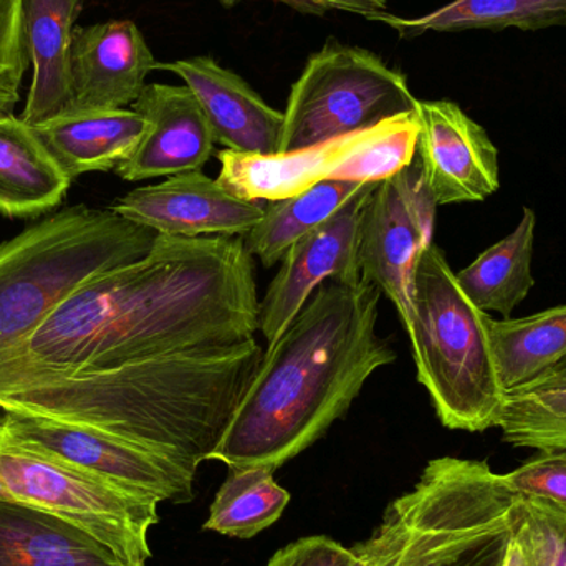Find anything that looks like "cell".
<instances>
[{
	"instance_id": "cell-1",
	"label": "cell",
	"mask_w": 566,
	"mask_h": 566,
	"mask_svg": "<svg viewBox=\"0 0 566 566\" xmlns=\"http://www.w3.org/2000/svg\"><path fill=\"white\" fill-rule=\"evenodd\" d=\"M261 300L242 238L158 234L151 251L62 300L0 363L56 373L119 368L254 338Z\"/></svg>"
},
{
	"instance_id": "cell-3",
	"label": "cell",
	"mask_w": 566,
	"mask_h": 566,
	"mask_svg": "<svg viewBox=\"0 0 566 566\" xmlns=\"http://www.w3.org/2000/svg\"><path fill=\"white\" fill-rule=\"evenodd\" d=\"M518 499L485 462L432 459L363 547L373 566H504Z\"/></svg>"
},
{
	"instance_id": "cell-8",
	"label": "cell",
	"mask_w": 566,
	"mask_h": 566,
	"mask_svg": "<svg viewBox=\"0 0 566 566\" xmlns=\"http://www.w3.org/2000/svg\"><path fill=\"white\" fill-rule=\"evenodd\" d=\"M418 138L415 112L298 151L258 156L224 149L218 182L245 201H279L323 181L381 182L415 161Z\"/></svg>"
},
{
	"instance_id": "cell-27",
	"label": "cell",
	"mask_w": 566,
	"mask_h": 566,
	"mask_svg": "<svg viewBox=\"0 0 566 566\" xmlns=\"http://www.w3.org/2000/svg\"><path fill=\"white\" fill-rule=\"evenodd\" d=\"M515 532L537 566H566V512L541 499H518Z\"/></svg>"
},
{
	"instance_id": "cell-36",
	"label": "cell",
	"mask_w": 566,
	"mask_h": 566,
	"mask_svg": "<svg viewBox=\"0 0 566 566\" xmlns=\"http://www.w3.org/2000/svg\"><path fill=\"white\" fill-rule=\"evenodd\" d=\"M219 2H221L222 6L228 7V9H231V7H234L235 3L241 2V0H219Z\"/></svg>"
},
{
	"instance_id": "cell-17",
	"label": "cell",
	"mask_w": 566,
	"mask_h": 566,
	"mask_svg": "<svg viewBox=\"0 0 566 566\" xmlns=\"http://www.w3.org/2000/svg\"><path fill=\"white\" fill-rule=\"evenodd\" d=\"M85 0H25L23 45L33 66L32 85L20 118L30 126L62 115L72 93L75 22Z\"/></svg>"
},
{
	"instance_id": "cell-11",
	"label": "cell",
	"mask_w": 566,
	"mask_h": 566,
	"mask_svg": "<svg viewBox=\"0 0 566 566\" xmlns=\"http://www.w3.org/2000/svg\"><path fill=\"white\" fill-rule=\"evenodd\" d=\"M376 185H366L332 219L300 239L283 255L281 269L269 283L259 310V332L264 335L268 348L279 342L323 283L363 281L359 221L363 206Z\"/></svg>"
},
{
	"instance_id": "cell-9",
	"label": "cell",
	"mask_w": 566,
	"mask_h": 566,
	"mask_svg": "<svg viewBox=\"0 0 566 566\" xmlns=\"http://www.w3.org/2000/svg\"><path fill=\"white\" fill-rule=\"evenodd\" d=\"M6 429L17 441L136 497L158 504H188L195 499L196 472L118 436L9 409Z\"/></svg>"
},
{
	"instance_id": "cell-28",
	"label": "cell",
	"mask_w": 566,
	"mask_h": 566,
	"mask_svg": "<svg viewBox=\"0 0 566 566\" xmlns=\"http://www.w3.org/2000/svg\"><path fill=\"white\" fill-rule=\"evenodd\" d=\"M23 2L0 0V116L13 115L29 65L23 45Z\"/></svg>"
},
{
	"instance_id": "cell-35",
	"label": "cell",
	"mask_w": 566,
	"mask_h": 566,
	"mask_svg": "<svg viewBox=\"0 0 566 566\" xmlns=\"http://www.w3.org/2000/svg\"><path fill=\"white\" fill-rule=\"evenodd\" d=\"M3 431H6V409L0 408V442H2ZM0 499H6V492H3L2 479H0Z\"/></svg>"
},
{
	"instance_id": "cell-21",
	"label": "cell",
	"mask_w": 566,
	"mask_h": 566,
	"mask_svg": "<svg viewBox=\"0 0 566 566\" xmlns=\"http://www.w3.org/2000/svg\"><path fill=\"white\" fill-rule=\"evenodd\" d=\"M405 36L416 39L428 32L505 29L537 32L566 25V0H451L421 17L402 19L389 12L371 17Z\"/></svg>"
},
{
	"instance_id": "cell-24",
	"label": "cell",
	"mask_w": 566,
	"mask_h": 566,
	"mask_svg": "<svg viewBox=\"0 0 566 566\" xmlns=\"http://www.w3.org/2000/svg\"><path fill=\"white\" fill-rule=\"evenodd\" d=\"M365 186L361 182L323 181L300 195L269 201L261 221L242 238L245 249L264 268H274L295 242L325 224Z\"/></svg>"
},
{
	"instance_id": "cell-7",
	"label": "cell",
	"mask_w": 566,
	"mask_h": 566,
	"mask_svg": "<svg viewBox=\"0 0 566 566\" xmlns=\"http://www.w3.org/2000/svg\"><path fill=\"white\" fill-rule=\"evenodd\" d=\"M0 479L7 501L55 515L108 547L126 566L151 558L149 528L159 522L158 502L128 494L3 431Z\"/></svg>"
},
{
	"instance_id": "cell-22",
	"label": "cell",
	"mask_w": 566,
	"mask_h": 566,
	"mask_svg": "<svg viewBox=\"0 0 566 566\" xmlns=\"http://www.w3.org/2000/svg\"><path fill=\"white\" fill-rule=\"evenodd\" d=\"M535 224V212L525 206L521 222L507 238L455 274L459 285L475 306L509 318L512 310L527 298L535 283L532 275Z\"/></svg>"
},
{
	"instance_id": "cell-23",
	"label": "cell",
	"mask_w": 566,
	"mask_h": 566,
	"mask_svg": "<svg viewBox=\"0 0 566 566\" xmlns=\"http://www.w3.org/2000/svg\"><path fill=\"white\" fill-rule=\"evenodd\" d=\"M499 378L505 392L531 385L566 356V305L525 318L489 322Z\"/></svg>"
},
{
	"instance_id": "cell-32",
	"label": "cell",
	"mask_w": 566,
	"mask_h": 566,
	"mask_svg": "<svg viewBox=\"0 0 566 566\" xmlns=\"http://www.w3.org/2000/svg\"><path fill=\"white\" fill-rule=\"evenodd\" d=\"M504 566H537L534 557H532L531 551H528L527 544H525L524 538L515 532V528L511 544H509L507 555H505Z\"/></svg>"
},
{
	"instance_id": "cell-14",
	"label": "cell",
	"mask_w": 566,
	"mask_h": 566,
	"mask_svg": "<svg viewBox=\"0 0 566 566\" xmlns=\"http://www.w3.org/2000/svg\"><path fill=\"white\" fill-rule=\"evenodd\" d=\"M132 108L148 126L133 155L115 169L123 181L201 171L211 159L214 133L188 86L149 83Z\"/></svg>"
},
{
	"instance_id": "cell-4",
	"label": "cell",
	"mask_w": 566,
	"mask_h": 566,
	"mask_svg": "<svg viewBox=\"0 0 566 566\" xmlns=\"http://www.w3.org/2000/svg\"><path fill=\"white\" fill-rule=\"evenodd\" d=\"M408 332L419 385L452 431L497 428L507 392L492 349L488 312L475 306L432 242L416 265Z\"/></svg>"
},
{
	"instance_id": "cell-20",
	"label": "cell",
	"mask_w": 566,
	"mask_h": 566,
	"mask_svg": "<svg viewBox=\"0 0 566 566\" xmlns=\"http://www.w3.org/2000/svg\"><path fill=\"white\" fill-rule=\"evenodd\" d=\"M70 182L33 126L13 115L0 116V216L49 214L62 205Z\"/></svg>"
},
{
	"instance_id": "cell-25",
	"label": "cell",
	"mask_w": 566,
	"mask_h": 566,
	"mask_svg": "<svg viewBox=\"0 0 566 566\" xmlns=\"http://www.w3.org/2000/svg\"><path fill=\"white\" fill-rule=\"evenodd\" d=\"M290 494L265 468L229 469L216 494L205 531L249 541L282 517Z\"/></svg>"
},
{
	"instance_id": "cell-31",
	"label": "cell",
	"mask_w": 566,
	"mask_h": 566,
	"mask_svg": "<svg viewBox=\"0 0 566 566\" xmlns=\"http://www.w3.org/2000/svg\"><path fill=\"white\" fill-rule=\"evenodd\" d=\"M277 2L286 3L302 12L326 13L335 10V12L358 13L368 20L378 13L388 12L386 0H277Z\"/></svg>"
},
{
	"instance_id": "cell-13",
	"label": "cell",
	"mask_w": 566,
	"mask_h": 566,
	"mask_svg": "<svg viewBox=\"0 0 566 566\" xmlns=\"http://www.w3.org/2000/svg\"><path fill=\"white\" fill-rule=\"evenodd\" d=\"M109 209L156 234L196 239L245 238L261 221L265 206L231 195L202 171H188L135 189Z\"/></svg>"
},
{
	"instance_id": "cell-18",
	"label": "cell",
	"mask_w": 566,
	"mask_h": 566,
	"mask_svg": "<svg viewBox=\"0 0 566 566\" xmlns=\"http://www.w3.org/2000/svg\"><path fill=\"white\" fill-rule=\"evenodd\" d=\"M146 119L133 108L66 112L33 126L70 179L112 171L125 163L145 135Z\"/></svg>"
},
{
	"instance_id": "cell-5",
	"label": "cell",
	"mask_w": 566,
	"mask_h": 566,
	"mask_svg": "<svg viewBox=\"0 0 566 566\" xmlns=\"http://www.w3.org/2000/svg\"><path fill=\"white\" fill-rule=\"evenodd\" d=\"M156 234L112 209L72 206L0 244V348L30 333L90 279L145 258Z\"/></svg>"
},
{
	"instance_id": "cell-33",
	"label": "cell",
	"mask_w": 566,
	"mask_h": 566,
	"mask_svg": "<svg viewBox=\"0 0 566 566\" xmlns=\"http://www.w3.org/2000/svg\"><path fill=\"white\" fill-rule=\"evenodd\" d=\"M538 379H545V381H555V379H566V356L558 363L557 366L551 369V371L545 373L544 376H541ZM537 381V379H535Z\"/></svg>"
},
{
	"instance_id": "cell-15",
	"label": "cell",
	"mask_w": 566,
	"mask_h": 566,
	"mask_svg": "<svg viewBox=\"0 0 566 566\" xmlns=\"http://www.w3.org/2000/svg\"><path fill=\"white\" fill-rule=\"evenodd\" d=\"M156 65L145 35L132 20L78 27L73 33L72 93L66 112L133 106Z\"/></svg>"
},
{
	"instance_id": "cell-26",
	"label": "cell",
	"mask_w": 566,
	"mask_h": 566,
	"mask_svg": "<svg viewBox=\"0 0 566 566\" xmlns=\"http://www.w3.org/2000/svg\"><path fill=\"white\" fill-rule=\"evenodd\" d=\"M497 428L515 448L566 449V379H537L507 392Z\"/></svg>"
},
{
	"instance_id": "cell-29",
	"label": "cell",
	"mask_w": 566,
	"mask_h": 566,
	"mask_svg": "<svg viewBox=\"0 0 566 566\" xmlns=\"http://www.w3.org/2000/svg\"><path fill=\"white\" fill-rule=\"evenodd\" d=\"M504 479L521 497L541 499L566 512V449L541 451Z\"/></svg>"
},
{
	"instance_id": "cell-10",
	"label": "cell",
	"mask_w": 566,
	"mask_h": 566,
	"mask_svg": "<svg viewBox=\"0 0 566 566\" xmlns=\"http://www.w3.org/2000/svg\"><path fill=\"white\" fill-rule=\"evenodd\" d=\"M436 208L418 156L408 168L378 182L363 206L358 249L363 281L391 300L405 328L411 322L416 265L432 244Z\"/></svg>"
},
{
	"instance_id": "cell-2",
	"label": "cell",
	"mask_w": 566,
	"mask_h": 566,
	"mask_svg": "<svg viewBox=\"0 0 566 566\" xmlns=\"http://www.w3.org/2000/svg\"><path fill=\"white\" fill-rule=\"evenodd\" d=\"M381 295L366 281L316 289L264 352L209 461L275 472L323 438L373 373L396 361L378 335Z\"/></svg>"
},
{
	"instance_id": "cell-6",
	"label": "cell",
	"mask_w": 566,
	"mask_h": 566,
	"mask_svg": "<svg viewBox=\"0 0 566 566\" xmlns=\"http://www.w3.org/2000/svg\"><path fill=\"white\" fill-rule=\"evenodd\" d=\"M408 78L378 55L328 40L290 90L279 153L298 151L418 112Z\"/></svg>"
},
{
	"instance_id": "cell-16",
	"label": "cell",
	"mask_w": 566,
	"mask_h": 566,
	"mask_svg": "<svg viewBox=\"0 0 566 566\" xmlns=\"http://www.w3.org/2000/svg\"><path fill=\"white\" fill-rule=\"evenodd\" d=\"M156 70L175 73L191 90L216 143L241 155H277L283 113L268 105L238 73L219 65L211 55L158 63Z\"/></svg>"
},
{
	"instance_id": "cell-12",
	"label": "cell",
	"mask_w": 566,
	"mask_h": 566,
	"mask_svg": "<svg viewBox=\"0 0 566 566\" xmlns=\"http://www.w3.org/2000/svg\"><path fill=\"white\" fill-rule=\"evenodd\" d=\"M418 161L436 206L479 202L501 186L499 149L458 103H418Z\"/></svg>"
},
{
	"instance_id": "cell-34",
	"label": "cell",
	"mask_w": 566,
	"mask_h": 566,
	"mask_svg": "<svg viewBox=\"0 0 566 566\" xmlns=\"http://www.w3.org/2000/svg\"><path fill=\"white\" fill-rule=\"evenodd\" d=\"M352 551L355 554V562H353L352 566H373L371 558H369L368 552L363 547V544L355 545Z\"/></svg>"
},
{
	"instance_id": "cell-30",
	"label": "cell",
	"mask_w": 566,
	"mask_h": 566,
	"mask_svg": "<svg viewBox=\"0 0 566 566\" xmlns=\"http://www.w3.org/2000/svg\"><path fill=\"white\" fill-rule=\"evenodd\" d=\"M355 554L323 535L300 538L271 558L268 566H352Z\"/></svg>"
},
{
	"instance_id": "cell-19",
	"label": "cell",
	"mask_w": 566,
	"mask_h": 566,
	"mask_svg": "<svg viewBox=\"0 0 566 566\" xmlns=\"http://www.w3.org/2000/svg\"><path fill=\"white\" fill-rule=\"evenodd\" d=\"M0 566H126L82 528L0 499Z\"/></svg>"
}]
</instances>
